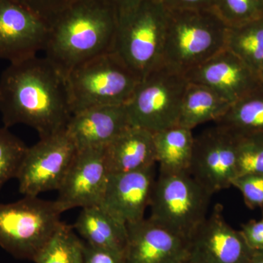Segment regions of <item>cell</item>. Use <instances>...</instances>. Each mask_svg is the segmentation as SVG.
I'll return each instance as SVG.
<instances>
[{
    "label": "cell",
    "instance_id": "obj_1",
    "mask_svg": "<svg viewBox=\"0 0 263 263\" xmlns=\"http://www.w3.org/2000/svg\"><path fill=\"white\" fill-rule=\"evenodd\" d=\"M4 127L24 124L40 138L65 130L72 117L66 76L46 57L10 63L0 77Z\"/></svg>",
    "mask_w": 263,
    "mask_h": 263
},
{
    "label": "cell",
    "instance_id": "obj_2",
    "mask_svg": "<svg viewBox=\"0 0 263 263\" xmlns=\"http://www.w3.org/2000/svg\"><path fill=\"white\" fill-rule=\"evenodd\" d=\"M118 24L117 13L101 0H77L50 23L45 57L66 76L114 51Z\"/></svg>",
    "mask_w": 263,
    "mask_h": 263
},
{
    "label": "cell",
    "instance_id": "obj_3",
    "mask_svg": "<svg viewBox=\"0 0 263 263\" xmlns=\"http://www.w3.org/2000/svg\"><path fill=\"white\" fill-rule=\"evenodd\" d=\"M228 27L212 9L170 10L163 65L186 75L226 48Z\"/></svg>",
    "mask_w": 263,
    "mask_h": 263
},
{
    "label": "cell",
    "instance_id": "obj_4",
    "mask_svg": "<svg viewBox=\"0 0 263 263\" xmlns=\"http://www.w3.org/2000/svg\"><path fill=\"white\" fill-rule=\"evenodd\" d=\"M140 81L115 52L95 57L66 76L71 112L127 104Z\"/></svg>",
    "mask_w": 263,
    "mask_h": 263
},
{
    "label": "cell",
    "instance_id": "obj_5",
    "mask_svg": "<svg viewBox=\"0 0 263 263\" xmlns=\"http://www.w3.org/2000/svg\"><path fill=\"white\" fill-rule=\"evenodd\" d=\"M169 13L157 0H144L119 19L114 51L141 80L163 65Z\"/></svg>",
    "mask_w": 263,
    "mask_h": 263
},
{
    "label": "cell",
    "instance_id": "obj_6",
    "mask_svg": "<svg viewBox=\"0 0 263 263\" xmlns=\"http://www.w3.org/2000/svg\"><path fill=\"white\" fill-rule=\"evenodd\" d=\"M212 195L190 172H160L148 219L186 240L206 219Z\"/></svg>",
    "mask_w": 263,
    "mask_h": 263
},
{
    "label": "cell",
    "instance_id": "obj_7",
    "mask_svg": "<svg viewBox=\"0 0 263 263\" xmlns=\"http://www.w3.org/2000/svg\"><path fill=\"white\" fill-rule=\"evenodd\" d=\"M62 214L55 200L38 197L0 203V247L15 258L34 260L61 226Z\"/></svg>",
    "mask_w": 263,
    "mask_h": 263
},
{
    "label": "cell",
    "instance_id": "obj_8",
    "mask_svg": "<svg viewBox=\"0 0 263 263\" xmlns=\"http://www.w3.org/2000/svg\"><path fill=\"white\" fill-rule=\"evenodd\" d=\"M188 84L184 74L164 65L143 78L126 104L131 125L155 133L178 124Z\"/></svg>",
    "mask_w": 263,
    "mask_h": 263
},
{
    "label": "cell",
    "instance_id": "obj_9",
    "mask_svg": "<svg viewBox=\"0 0 263 263\" xmlns=\"http://www.w3.org/2000/svg\"><path fill=\"white\" fill-rule=\"evenodd\" d=\"M77 148L66 130L41 138L28 147L18 170V190L24 196L38 197L61 186Z\"/></svg>",
    "mask_w": 263,
    "mask_h": 263
},
{
    "label": "cell",
    "instance_id": "obj_10",
    "mask_svg": "<svg viewBox=\"0 0 263 263\" xmlns=\"http://www.w3.org/2000/svg\"><path fill=\"white\" fill-rule=\"evenodd\" d=\"M195 136L190 174L212 195L237 177V136L219 123Z\"/></svg>",
    "mask_w": 263,
    "mask_h": 263
},
{
    "label": "cell",
    "instance_id": "obj_11",
    "mask_svg": "<svg viewBox=\"0 0 263 263\" xmlns=\"http://www.w3.org/2000/svg\"><path fill=\"white\" fill-rule=\"evenodd\" d=\"M253 253L240 230L230 226L223 206L216 204L211 215L186 239V258L193 263H248Z\"/></svg>",
    "mask_w": 263,
    "mask_h": 263
},
{
    "label": "cell",
    "instance_id": "obj_12",
    "mask_svg": "<svg viewBox=\"0 0 263 263\" xmlns=\"http://www.w3.org/2000/svg\"><path fill=\"white\" fill-rule=\"evenodd\" d=\"M50 24L16 0H0V59L15 63L44 51Z\"/></svg>",
    "mask_w": 263,
    "mask_h": 263
},
{
    "label": "cell",
    "instance_id": "obj_13",
    "mask_svg": "<svg viewBox=\"0 0 263 263\" xmlns=\"http://www.w3.org/2000/svg\"><path fill=\"white\" fill-rule=\"evenodd\" d=\"M105 148L78 151L55 200L62 213L101 203L110 174Z\"/></svg>",
    "mask_w": 263,
    "mask_h": 263
},
{
    "label": "cell",
    "instance_id": "obj_14",
    "mask_svg": "<svg viewBox=\"0 0 263 263\" xmlns=\"http://www.w3.org/2000/svg\"><path fill=\"white\" fill-rule=\"evenodd\" d=\"M185 76L189 82L206 86L231 105L262 84L257 72L226 48Z\"/></svg>",
    "mask_w": 263,
    "mask_h": 263
},
{
    "label": "cell",
    "instance_id": "obj_15",
    "mask_svg": "<svg viewBox=\"0 0 263 263\" xmlns=\"http://www.w3.org/2000/svg\"><path fill=\"white\" fill-rule=\"evenodd\" d=\"M155 179V165L110 174L100 205L125 226L143 220L149 206Z\"/></svg>",
    "mask_w": 263,
    "mask_h": 263
},
{
    "label": "cell",
    "instance_id": "obj_16",
    "mask_svg": "<svg viewBox=\"0 0 263 263\" xmlns=\"http://www.w3.org/2000/svg\"><path fill=\"white\" fill-rule=\"evenodd\" d=\"M124 263H180L186 258V240L148 219L128 224Z\"/></svg>",
    "mask_w": 263,
    "mask_h": 263
},
{
    "label": "cell",
    "instance_id": "obj_17",
    "mask_svg": "<svg viewBox=\"0 0 263 263\" xmlns=\"http://www.w3.org/2000/svg\"><path fill=\"white\" fill-rule=\"evenodd\" d=\"M130 126L124 104L95 107L73 114L65 130L81 151L105 148Z\"/></svg>",
    "mask_w": 263,
    "mask_h": 263
},
{
    "label": "cell",
    "instance_id": "obj_18",
    "mask_svg": "<svg viewBox=\"0 0 263 263\" xmlns=\"http://www.w3.org/2000/svg\"><path fill=\"white\" fill-rule=\"evenodd\" d=\"M110 174L131 172L155 165L153 133L130 126L105 148Z\"/></svg>",
    "mask_w": 263,
    "mask_h": 263
},
{
    "label": "cell",
    "instance_id": "obj_19",
    "mask_svg": "<svg viewBox=\"0 0 263 263\" xmlns=\"http://www.w3.org/2000/svg\"><path fill=\"white\" fill-rule=\"evenodd\" d=\"M86 243L124 254L127 243V228L100 205L83 208L73 224Z\"/></svg>",
    "mask_w": 263,
    "mask_h": 263
},
{
    "label": "cell",
    "instance_id": "obj_20",
    "mask_svg": "<svg viewBox=\"0 0 263 263\" xmlns=\"http://www.w3.org/2000/svg\"><path fill=\"white\" fill-rule=\"evenodd\" d=\"M153 136L160 172H189L195 143L193 129L176 124L153 133Z\"/></svg>",
    "mask_w": 263,
    "mask_h": 263
},
{
    "label": "cell",
    "instance_id": "obj_21",
    "mask_svg": "<svg viewBox=\"0 0 263 263\" xmlns=\"http://www.w3.org/2000/svg\"><path fill=\"white\" fill-rule=\"evenodd\" d=\"M230 105L206 86L189 82L183 95L178 124L193 130L208 122H218Z\"/></svg>",
    "mask_w": 263,
    "mask_h": 263
},
{
    "label": "cell",
    "instance_id": "obj_22",
    "mask_svg": "<svg viewBox=\"0 0 263 263\" xmlns=\"http://www.w3.org/2000/svg\"><path fill=\"white\" fill-rule=\"evenodd\" d=\"M226 48L259 75L263 64V17L241 25L228 27Z\"/></svg>",
    "mask_w": 263,
    "mask_h": 263
},
{
    "label": "cell",
    "instance_id": "obj_23",
    "mask_svg": "<svg viewBox=\"0 0 263 263\" xmlns=\"http://www.w3.org/2000/svg\"><path fill=\"white\" fill-rule=\"evenodd\" d=\"M216 123L236 136L263 133V82L252 92L232 104Z\"/></svg>",
    "mask_w": 263,
    "mask_h": 263
},
{
    "label": "cell",
    "instance_id": "obj_24",
    "mask_svg": "<svg viewBox=\"0 0 263 263\" xmlns=\"http://www.w3.org/2000/svg\"><path fill=\"white\" fill-rule=\"evenodd\" d=\"M84 243L73 228L62 222L38 252L35 263H84Z\"/></svg>",
    "mask_w": 263,
    "mask_h": 263
},
{
    "label": "cell",
    "instance_id": "obj_25",
    "mask_svg": "<svg viewBox=\"0 0 263 263\" xmlns=\"http://www.w3.org/2000/svg\"><path fill=\"white\" fill-rule=\"evenodd\" d=\"M28 146L8 128L0 127V190L15 179Z\"/></svg>",
    "mask_w": 263,
    "mask_h": 263
},
{
    "label": "cell",
    "instance_id": "obj_26",
    "mask_svg": "<svg viewBox=\"0 0 263 263\" xmlns=\"http://www.w3.org/2000/svg\"><path fill=\"white\" fill-rule=\"evenodd\" d=\"M213 11L228 27L262 18L263 0H214Z\"/></svg>",
    "mask_w": 263,
    "mask_h": 263
},
{
    "label": "cell",
    "instance_id": "obj_27",
    "mask_svg": "<svg viewBox=\"0 0 263 263\" xmlns=\"http://www.w3.org/2000/svg\"><path fill=\"white\" fill-rule=\"evenodd\" d=\"M236 136L237 176L263 174V133Z\"/></svg>",
    "mask_w": 263,
    "mask_h": 263
},
{
    "label": "cell",
    "instance_id": "obj_28",
    "mask_svg": "<svg viewBox=\"0 0 263 263\" xmlns=\"http://www.w3.org/2000/svg\"><path fill=\"white\" fill-rule=\"evenodd\" d=\"M232 186L239 190L249 209L263 208V174L237 176L233 180Z\"/></svg>",
    "mask_w": 263,
    "mask_h": 263
},
{
    "label": "cell",
    "instance_id": "obj_29",
    "mask_svg": "<svg viewBox=\"0 0 263 263\" xmlns=\"http://www.w3.org/2000/svg\"><path fill=\"white\" fill-rule=\"evenodd\" d=\"M51 23L77 0H16Z\"/></svg>",
    "mask_w": 263,
    "mask_h": 263
},
{
    "label": "cell",
    "instance_id": "obj_30",
    "mask_svg": "<svg viewBox=\"0 0 263 263\" xmlns=\"http://www.w3.org/2000/svg\"><path fill=\"white\" fill-rule=\"evenodd\" d=\"M84 263H124V254L84 243Z\"/></svg>",
    "mask_w": 263,
    "mask_h": 263
},
{
    "label": "cell",
    "instance_id": "obj_31",
    "mask_svg": "<svg viewBox=\"0 0 263 263\" xmlns=\"http://www.w3.org/2000/svg\"><path fill=\"white\" fill-rule=\"evenodd\" d=\"M246 243L253 252L263 251V217L251 220L241 226L240 230Z\"/></svg>",
    "mask_w": 263,
    "mask_h": 263
},
{
    "label": "cell",
    "instance_id": "obj_32",
    "mask_svg": "<svg viewBox=\"0 0 263 263\" xmlns=\"http://www.w3.org/2000/svg\"><path fill=\"white\" fill-rule=\"evenodd\" d=\"M170 10L212 9L214 0H157Z\"/></svg>",
    "mask_w": 263,
    "mask_h": 263
},
{
    "label": "cell",
    "instance_id": "obj_33",
    "mask_svg": "<svg viewBox=\"0 0 263 263\" xmlns=\"http://www.w3.org/2000/svg\"><path fill=\"white\" fill-rule=\"evenodd\" d=\"M117 13L118 19L129 14L136 9L144 0H101Z\"/></svg>",
    "mask_w": 263,
    "mask_h": 263
},
{
    "label": "cell",
    "instance_id": "obj_34",
    "mask_svg": "<svg viewBox=\"0 0 263 263\" xmlns=\"http://www.w3.org/2000/svg\"><path fill=\"white\" fill-rule=\"evenodd\" d=\"M248 263H263V251L253 252Z\"/></svg>",
    "mask_w": 263,
    "mask_h": 263
},
{
    "label": "cell",
    "instance_id": "obj_35",
    "mask_svg": "<svg viewBox=\"0 0 263 263\" xmlns=\"http://www.w3.org/2000/svg\"><path fill=\"white\" fill-rule=\"evenodd\" d=\"M259 78H260L261 81L263 82V64L262 67H261L260 70L259 72Z\"/></svg>",
    "mask_w": 263,
    "mask_h": 263
},
{
    "label": "cell",
    "instance_id": "obj_36",
    "mask_svg": "<svg viewBox=\"0 0 263 263\" xmlns=\"http://www.w3.org/2000/svg\"><path fill=\"white\" fill-rule=\"evenodd\" d=\"M180 263H193V262H190V261H187V260H183V261H182V262H181Z\"/></svg>",
    "mask_w": 263,
    "mask_h": 263
}]
</instances>
